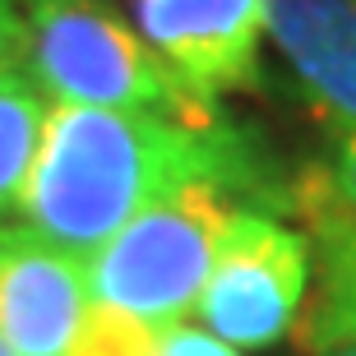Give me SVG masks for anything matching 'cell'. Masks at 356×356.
<instances>
[{"label": "cell", "mask_w": 356, "mask_h": 356, "mask_svg": "<svg viewBox=\"0 0 356 356\" xmlns=\"http://www.w3.org/2000/svg\"><path fill=\"white\" fill-rule=\"evenodd\" d=\"M268 38L333 125H356V0H264Z\"/></svg>", "instance_id": "52a82bcc"}, {"label": "cell", "mask_w": 356, "mask_h": 356, "mask_svg": "<svg viewBox=\"0 0 356 356\" xmlns=\"http://www.w3.org/2000/svg\"><path fill=\"white\" fill-rule=\"evenodd\" d=\"M301 343L310 352L356 343V236H319V305Z\"/></svg>", "instance_id": "30bf717a"}, {"label": "cell", "mask_w": 356, "mask_h": 356, "mask_svg": "<svg viewBox=\"0 0 356 356\" xmlns=\"http://www.w3.org/2000/svg\"><path fill=\"white\" fill-rule=\"evenodd\" d=\"M153 356H241L236 347H227L222 338H213L204 324H167L153 338Z\"/></svg>", "instance_id": "7c38bea8"}, {"label": "cell", "mask_w": 356, "mask_h": 356, "mask_svg": "<svg viewBox=\"0 0 356 356\" xmlns=\"http://www.w3.org/2000/svg\"><path fill=\"white\" fill-rule=\"evenodd\" d=\"M310 232L319 236H356V125H338L329 162L305 172L291 190Z\"/></svg>", "instance_id": "9c48e42d"}, {"label": "cell", "mask_w": 356, "mask_h": 356, "mask_svg": "<svg viewBox=\"0 0 356 356\" xmlns=\"http://www.w3.org/2000/svg\"><path fill=\"white\" fill-rule=\"evenodd\" d=\"M92 310L83 259L28 227H0V338L19 356H70Z\"/></svg>", "instance_id": "8992f818"}, {"label": "cell", "mask_w": 356, "mask_h": 356, "mask_svg": "<svg viewBox=\"0 0 356 356\" xmlns=\"http://www.w3.org/2000/svg\"><path fill=\"white\" fill-rule=\"evenodd\" d=\"M185 185L277 199L250 134L218 116H158L51 102L24 190V227L74 259H88L148 204Z\"/></svg>", "instance_id": "6da1fadb"}, {"label": "cell", "mask_w": 356, "mask_h": 356, "mask_svg": "<svg viewBox=\"0 0 356 356\" xmlns=\"http://www.w3.org/2000/svg\"><path fill=\"white\" fill-rule=\"evenodd\" d=\"M310 282V245L264 209H236L227 222L204 291L199 324L236 352L277 343L296 324Z\"/></svg>", "instance_id": "277c9868"}, {"label": "cell", "mask_w": 356, "mask_h": 356, "mask_svg": "<svg viewBox=\"0 0 356 356\" xmlns=\"http://www.w3.org/2000/svg\"><path fill=\"white\" fill-rule=\"evenodd\" d=\"M236 209L250 204H236L222 185H185L134 213L102 250L83 259L92 305L130 315L148 329L181 324L195 310Z\"/></svg>", "instance_id": "3957f363"}, {"label": "cell", "mask_w": 356, "mask_h": 356, "mask_svg": "<svg viewBox=\"0 0 356 356\" xmlns=\"http://www.w3.org/2000/svg\"><path fill=\"white\" fill-rule=\"evenodd\" d=\"M153 338L158 329H148L130 315H116L106 305H92L70 356H153Z\"/></svg>", "instance_id": "8fae6325"}, {"label": "cell", "mask_w": 356, "mask_h": 356, "mask_svg": "<svg viewBox=\"0 0 356 356\" xmlns=\"http://www.w3.org/2000/svg\"><path fill=\"white\" fill-rule=\"evenodd\" d=\"M134 28L176 79L209 102L259 88L264 0H134Z\"/></svg>", "instance_id": "5b68a950"}, {"label": "cell", "mask_w": 356, "mask_h": 356, "mask_svg": "<svg viewBox=\"0 0 356 356\" xmlns=\"http://www.w3.org/2000/svg\"><path fill=\"white\" fill-rule=\"evenodd\" d=\"M47 92L28 79V70H14L0 79V213L24 204L28 176L38 162L42 130H47Z\"/></svg>", "instance_id": "ba28073f"}, {"label": "cell", "mask_w": 356, "mask_h": 356, "mask_svg": "<svg viewBox=\"0 0 356 356\" xmlns=\"http://www.w3.org/2000/svg\"><path fill=\"white\" fill-rule=\"evenodd\" d=\"M28 28L24 70L60 106L218 116V102L190 92L172 74L116 0H19Z\"/></svg>", "instance_id": "7a4b0ae2"}, {"label": "cell", "mask_w": 356, "mask_h": 356, "mask_svg": "<svg viewBox=\"0 0 356 356\" xmlns=\"http://www.w3.org/2000/svg\"><path fill=\"white\" fill-rule=\"evenodd\" d=\"M24 51H28L24 10H19V0H0V79L24 70Z\"/></svg>", "instance_id": "4fadbf2b"}, {"label": "cell", "mask_w": 356, "mask_h": 356, "mask_svg": "<svg viewBox=\"0 0 356 356\" xmlns=\"http://www.w3.org/2000/svg\"><path fill=\"white\" fill-rule=\"evenodd\" d=\"M0 356H19V352H14V347L5 343V338H0Z\"/></svg>", "instance_id": "9a60e30c"}, {"label": "cell", "mask_w": 356, "mask_h": 356, "mask_svg": "<svg viewBox=\"0 0 356 356\" xmlns=\"http://www.w3.org/2000/svg\"><path fill=\"white\" fill-rule=\"evenodd\" d=\"M319 356H356V343H343V347H329V352H319Z\"/></svg>", "instance_id": "5bb4252c"}]
</instances>
